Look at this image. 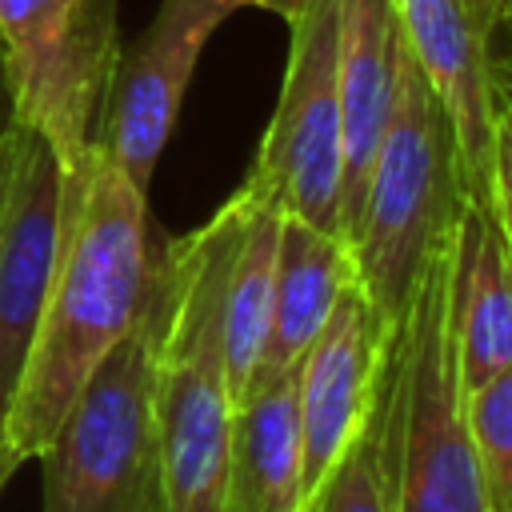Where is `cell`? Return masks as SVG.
Masks as SVG:
<instances>
[{"label": "cell", "instance_id": "obj_20", "mask_svg": "<svg viewBox=\"0 0 512 512\" xmlns=\"http://www.w3.org/2000/svg\"><path fill=\"white\" fill-rule=\"evenodd\" d=\"M492 92H496V104L512 108V44L492 48Z\"/></svg>", "mask_w": 512, "mask_h": 512}, {"label": "cell", "instance_id": "obj_3", "mask_svg": "<svg viewBox=\"0 0 512 512\" xmlns=\"http://www.w3.org/2000/svg\"><path fill=\"white\" fill-rule=\"evenodd\" d=\"M464 196L452 120L408 48H400L396 100L348 236L356 280L388 328L404 320L432 252L456 228Z\"/></svg>", "mask_w": 512, "mask_h": 512}, {"label": "cell", "instance_id": "obj_6", "mask_svg": "<svg viewBox=\"0 0 512 512\" xmlns=\"http://www.w3.org/2000/svg\"><path fill=\"white\" fill-rule=\"evenodd\" d=\"M120 0H0L8 116L40 132L64 168L96 148L120 28Z\"/></svg>", "mask_w": 512, "mask_h": 512}, {"label": "cell", "instance_id": "obj_21", "mask_svg": "<svg viewBox=\"0 0 512 512\" xmlns=\"http://www.w3.org/2000/svg\"><path fill=\"white\" fill-rule=\"evenodd\" d=\"M236 4H240V8H244V4L264 8V12H272V16H280V20L288 24V20H296V16H300V8H304L308 0H236Z\"/></svg>", "mask_w": 512, "mask_h": 512}, {"label": "cell", "instance_id": "obj_1", "mask_svg": "<svg viewBox=\"0 0 512 512\" xmlns=\"http://www.w3.org/2000/svg\"><path fill=\"white\" fill-rule=\"evenodd\" d=\"M156 268L148 192L100 148L64 168L60 248L48 296L4 412V436L20 460H36L60 416L144 312Z\"/></svg>", "mask_w": 512, "mask_h": 512}, {"label": "cell", "instance_id": "obj_24", "mask_svg": "<svg viewBox=\"0 0 512 512\" xmlns=\"http://www.w3.org/2000/svg\"><path fill=\"white\" fill-rule=\"evenodd\" d=\"M8 124V92H4V72H0V128Z\"/></svg>", "mask_w": 512, "mask_h": 512}, {"label": "cell", "instance_id": "obj_17", "mask_svg": "<svg viewBox=\"0 0 512 512\" xmlns=\"http://www.w3.org/2000/svg\"><path fill=\"white\" fill-rule=\"evenodd\" d=\"M300 512H400L396 484V408L388 388V360L376 404L340 460L304 496Z\"/></svg>", "mask_w": 512, "mask_h": 512}, {"label": "cell", "instance_id": "obj_8", "mask_svg": "<svg viewBox=\"0 0 512 512\" xmlns=\"http://www.w3.org/2000/svg\"><path fill=\"white\" fill-rule=\"evenodd\" d=\"M236 8V0H160L148 28L132 44H120L96 148L140 192L152 184L200 52Z\"/></svg>", "mask_w": 512, "mask_h": 512}, {"label": "cell", "instance_id": "obj_14", "mask_svg": "<svg viewBox=\"0 0 512 512\" xmlns=\"http://www.w3.org/2000/svg\"><path fill=\"white\" fill-rule=\"evenodd\" d=\"M300 368V364H296ZM296 368L248 384L232 408L220 512H300V408Z\"/></svg>", "mask_w": 512, "mask_h": 512}, {"label": "cell", "instance_id": "obj_18", "mask_svg": "<svg viewBox=\"0 0 512 512\" xmlns=\"http://www.w3.org/2000/svg\"><path fill=\"white\" fill-rule=\"evenodd\" d=\"M488 512H512V364L464 400Z\"/></svg>", "mask_w": 512, "mask_h": 512}, {"label": "cell", "instance_id": "obj_22", "mask_svg": "<svg viewBox=\"0 0 512 512\" xmlns=\"http://www.w3.org/2000/svg\"><path fill=\"white\" fill-rule=\"evenodd\" d=\"M24 460L12 452V444H8V436H4V424H0V492H4V484L12 480V472L20 468Z\"/></svg>", "mask_w": 512, "mask_h": 512}, {"label": "cell", "instance_id": "obj_12", "mask_svg": "<svg viewBox=\"0 0 512 512\" xmlns=\"http://www.w3.org/2000/svg\"><path fill=\"white\" fill-rule=\"evenodd\" d=\"M400 24L392 0H336V84H340V240L348 244L376 144L384 136L396 72Z\"/></svg>", "mask_w": 512, "mask_h": 512}, {"label": "cell", "instance_id": "obj_4", "mask_svg": "<svg viewBox=\"0 0 512 512\" xmlns=\"http://www.w3.org/2000/svg\"><path fill=\"white\" fill-rule=\"evenodd\" d=\"M36 460L44 464V512H160L156 288Z\"/></svg>", "mask_w": 512, "mask_h": 512}, {"label": "cell", "instance_id": "obj_13", "mask_svg": "<svg viewBox=\"0 0 512 512\" xmlns=\"http://www.w3.org/2000/svg\"><path fill=\"white\" fill-rule=\"evenodd\" d=\"M448 328L464 396L512 364V252L480 196H464L448 244Z\"/></svg>", "mask_w": 512, "mask_h": 512}, {"label": "cell", "instance_id": "obj_7", "mask_svg": "<svg viewBox=\"0 0 512 512\" xmlns=\"http://www.w3.org/2000/svg\"><path fill=\"white\" fill-rule=\"evenodd\" d=\"M256 204L340 236V84L336 0L288 20V64L268 132L240 184Z\"/></svg>", "mask_w": 512, "mask_h": 512}, {"label": "cell", "instance_id": "obj_2", "mask_svg": "<svg viewBox=\"0 0 512 512\" xmlns=\"http://www.w3.org/2000/svg\"><path fill=\"white\" fill-rule=\"evenodd\" d=\"M244 212L236 188L196 232L156 244L160 512H220L236 408L224 368V284Z\"/></svg>", "mask_w": 512, "mask_h": 512}, {"label": "cell", "instance_id": "obj_23", "mask_svg": "<svg viewBox=\"0 0 512 512\" xmlns=\"http://www.w3.org/2000/svg\"><path fill=\"white\" fill-rule=\"evenodd\" d=\"M4 164H8V124L0 128V188H4Z\"/></svg>", "mask_w": 512, "mask_h": 512}, {"label": "cell", "instance_id": "obj_19", "mask_svg": "<svg viewBox=\"0 0 512 512\" xmlns=\"http://www.w3.org/2000/svg\"><path fill=\"white\" fill-rule=\"evenodd\" d=\"M492 204L512 252V108L496 104V156H492Z\"/></svg>", "mask_w": 512, "mask_h": 512}, {"label": "cell", "instance_id": "obj_10", "mask_svg": "<svg viewBox=\"0 0 512 512\" xmlns=\"http://www.w3.org/2000/svg\"><path fill=\"white\" fill-rule=\"evenodd\" d=\"M392 8L408 56L452 120L468 196L492 200V48L512 12V0H392Z\"/></svg>", "mask_w": 512, "mask_h": 512}, {"label": "cell", "instance_id": "obj_16", "mask_svg": "<svg viewBox=\"0 0 512 512\" xmlns=\"http://www.w3.org/2000/svg\"><path fill=\"white\" fill-rule=\"evenodd\" d=\"M244 200H248V212H244V228L228 264V284H224V368H228L232 400H240V392L248 388L268 344L276 244H280V220H284L280 212L256 204L248 192Z\"/></svg>", "mask_w": 512, "mask_h": 512}, {"label": "cell", "instance_id": "obj_9", "mask_svg": "<svg viewBox=\"0 0 512 512\" xmlns=\"http://www.w3.org/2000/svg\"><path fill=\"white\" fill-rule=\"evenodd\" d=\"M60 212V156L40 132L8 116V164L0 188V424L28 360V344L56 268Z\"/></svg>", "mask_w": 512, "mask_h": 512}, {"label": "cell", "instance_id": "obj_5", "mask_svg": "<svg viewBox=\"0 0 512 512\" xmlns=\"http://www.w3.org/2000/svg\"><path fill=\"white\" fill-rule=\"evenodd\" d=\"M448 244L432 252L388 344L400 512H488L448 328Z\"/></svg>", "mask_w": 512, "mask_h": 512}, {"label": "cell", "instance_id": "obj_11", "mask_svg": "<svg viewBox=\"0 0 512 512\" xmlns=\"http://www.w3.org/2000/svg\"><path fill=\"white\" fill-rule=\"evenodd\" d=\"M388 344L392 328L384 324L360 280H348L332 304V316L296 368L304 496L324 480V472L364 428L380 392Z\"/></svg>", "mask_w": 512, "mask_h": 512}, {"label": "cell", "instance_id": "obj_15", "mask_svg": "<svg viewBox=\"0 0 512 512\" xmlns=\"http://www.w3.org/2000/svg\"><path fill=\"white\" fill-rule=\"evenodd\" d=\"M348 280H356V264H352V248L336 232H324L296 216L280 220L276 276H272V324H268L260 368L252 372L248 384H260L300 364V356L308 352L324 320L332 316V304Z\"/></svg>", "mask_w": 512, "mask_h": 512}]
</instances>
